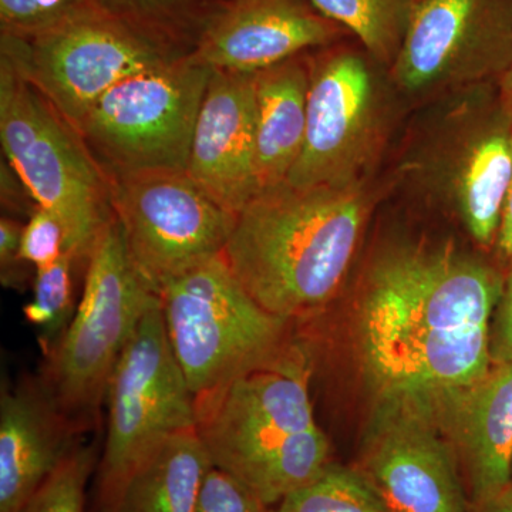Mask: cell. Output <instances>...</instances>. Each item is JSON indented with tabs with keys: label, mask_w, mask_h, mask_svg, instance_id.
Here are the masks:
<instances>
[{
	"label": "cell",
	"mask_w": 512,
	"mask_h": 512,
	"mask_svg": "<svg viewBox=\"0 0 512 512\" xmlns=\"http://www.w3.org/2000/svg\"><path fill=\"white\" fill-rule=\"evenodd\" d=\"M212 467L197 429L175 433L138 464L111 512H197Z\"/></svg>",
	"instance_id": "obj_20"
},
{
	"label": "cell",
	"mask_w": 512,
	"mask_h": 512,
	"mask_svg": "<svg viewBox=\"0 0 512 512\" xmlns=\"http://www.w3.org/2000/svg\"><path fill=\"white\" fill-rule=\"evenodd\" d=\"M326 18L343 26L367 53L390 70L399 55L414 0H311Z\"/></svg>",
	"instance_id": "obj_22"
},
{
	"label": "cell",
	"mask_w": 512,
	"mask_h": 512,
	"mask_svg": "<svg viewBox=\"0 0 512 512\" xmlns=\"http://www.w3.org/2000/svg\"><path fill=\"white\" fill-rule=\"evenodd\" d=\"M495 258L498 264L507 268L512 262V181L508 191L507 201L501 220L500 231H498L497 244H495Z\"/></svg>",
	"instance_id": "obj_31"
},
{
	"label": "cell",
	"mask_w": 512,
	"mask_h": 512,
	"mask_svg": "<svg viewBox=\"0 0 512 512\" xmlns=\"http://www.w3.org/2000/svg\"><path fill=\"white\" fill-rule=\"evenodd\" d=\"M94 466V447L77 446L30 498L22 512H84L86 485Z\"/></svg>",
	"instance_id": "obj_26"
},
{
	"label": "cell",
	"mask_w": 512,
	"mask_h": 512,
	"mask_svg": "<svg viewBox=\"0 0 512 512\" xmlns=\"http://www.w3.org/2000/svg\"><path fill=\"white\" fill-rule=\"evenodd\" d=\"M505 269L454 245H399L363 281L356 332L377 399L433 400L493 366L491 322Z\"/></svg>",
	"instance_id": "obj_1"
},
{
	"label": "cell",
	"mask_w": 512,
	"mask_h": 512,
	"mask_svg": "<svg viewBox=\"0 0 512 512\" xmlns=\"http://www.w3.org/2000/svg\"><path fill=\"white\" fill-rule=\"evenodd\" d=\"M160 299L131 261L123 229L111 215L87 259L72 322L45 353L39 376L57 409L80 433L96 423L121 353Z\"/></svg>",
	"instance_id": "obj_5"
},
{
	"label": "cell",
	"mask_w": 512,
	"mask_h": 512,
	"mask_svg": "<svg viewBox=\"0 0 512 512\" xmlns=\"http://www.w3.org/2000/svg\"><path fill=\"white\" fill-rule=\"evenodd\" d=\"M311 380V360L296 339L284 359L239 377L197 407V433L212 466L247 485L269 508L330 463Z\"/></svg>",
	"instance_id": "obj_3"
},
{
	"label": "cell",
	"mask_w": 512,
	"mask_h": 512,
	"mask_svg": "<svg viewBox=\"0 0 512 512\" xmlns=\"http://www.w3.org/2000/svg\"><path fill=\"white\" fill-rule=\"evenodd\" d=\"M373 205L369 180L276 185L239 212L222 258L265 311L291 322L318 315L345 284Z\"/></svg>",
	"instance_id": "obj_2"
},
{
	"label": "cell",
	"mask_w": 512,
	"mask_h": 512,
	"mask_svg": "<svg viewBox=\"0 0 512 512\" xmlns=\"http://www.w3.org/2000/svg\"><path fill=\"white\" fill-rule=\"evenodd\" d=\"M161 305L197 407L239 377L275 365L296 345L295 322L256 303L222 255L171 282L161 292Z\"/></svg>",
	"instance_id": "obj_6"
},
{
	"label": "cell",
	"mask_w": 512,
	"mask_h": 512,
	"mask_svg": "<svg viewBox=\"0 0 512 512\" xmlns=\"http://www.w3.org/2000/svg\"><path fill=\"white\" fill-rule=\"evenodd\" d=\"M269 512H387V508L359 468L329 463Z\"/></svg>",
	"instance_id": "obj_23"
},
{
	"label": "cell",
	"mask_w": 512,
	"mask_h": 512,
	"mask_svg": "<svg viewBox=\"0 0 512 512\" xmlns=\"http://www.w3.org/2000/svg\"><path fill=\"white\" fill-rule=\"evenodd\" d=\"M67 252L76 256L69 231L56 214L37 205L23 229V261L39 269L53 264Z\"/></svg>",
	"instance_id": "obj_27"
},
{
	"label": "cell",
	"mask_w": 512,
	"mask_h": 512,
	"mask_svg": "<svg viewBox=\"0 0 512 512\" xmlns=\"http://www.w3.org/2000/svg\"><path fill=\"white\" fill-rule=\"evenodd\" d=\"M93 9L92 0H0V36L33 39Z\"/></svg>",
	"instance_id": "obj_25"
},
{
	"label": "cell",
	"mask_w": 512,
	"mask_h": 512,
	"mask_svg": "<svg viewBox=\"0 0 512 512\" xmlns=\"http://www.w3.org/2000/svg\"><path fill=\"white\" fill-rule=\"evenodd\" d=\"M437 100L404 157L403 180L494 251L512 181V117L497 83Z\"/></svg>",
	"instance_id": "obj_4"
},
{
	"label": "cell",
	"mask_w": 512,
	"mask_h": 512,
	"mask_svg": "<svg viewBox=\"0 0 512 512\" xmlns=\"http://www.w3.org/2000/svg\"><path fill=\"white\" fill-rule=\"evenodd\" d=\"M357 468L387 512H470L456 453L427 400H379Z\"/></svg>",
	"instance_id": "obj_14"
},
{
	"label": "cell",
	"mask_w": 512,
	"mask_h": 512,
	"mask_svg": "<svg viewBox=\"0 0 512 512\" xmlns=\"http://www.w3.org/2000/svg\"><path fill=\"white\" fill-rule=\"evenodd\" d=\"M512 67V0H414L394 89L414 100L440 99L498 83Z\"/></svg>",
	"instance_id": "obj_12"
},
{
	"label": "cell",
	"mask_w": 512,
	"mask_h": 512,
	"mask_svg": "<svg viewBox=\"0 0 512 512\" xmlns=\"http://www.w3.org/2000/svg\"><path fill=\"white\" fill-rule=\"evenodd\" d=\"M110 204L140 275L160 293L222 255L237 214L218 204L187 171L111 175Z\"/></svg>",
	"instance_id": "obj_11"
},
{
	"label": "cell",
	"mask_w": 512,
	"mask_h": 512,
	"mask_svg": "<svg viewBox=\"0 0 512 512\" xmlns=\"http://www.w3.org/2000/svg\"><path fill=\"white\" fill-rule=\"evenodd\" d=\"M210 76L191 53L127 77L100 97L77 131L107 177L185 171Z\"/></svg>",
	"instance_id": "obj_9"
},
{
	"label": "cell",
	"mask_w": 512,
	"mask_h": 512,
	"mask_svg": "<svg viewBox=\"0 0 512 512\" xmlns=\"http://www.w3.org/2000/svg\"><path fill=\"white\" fill-rule=\"evenodd\" d=\"M255 124V73L211 70L185 171L237 215L258 194Z\"/></svg>",
	"instance_id": "obj_16"
},
{
	"label": "cell",
	"mask_w": 512,
	"mask_h": 512,
	"mask_svg": "<svg viewBox=\"0 0 512 512\" xmlns=\"http://www.w3.org/2000/svg\"><path fill=\"white\" fill-rule=\"evenodd\" d=\"M396 94L389 70L355 37L313 50L305 143L286 183L346 187L369 180L393 127Z\"/></svg>",
	"instance_id": "obj_8"
},
{
	"label": "cell",
	"mask_w": 512,
	"mask_h": 512,
	"mask_svg": "<svg viewBox=\"0 0 512 512\" xmlns=\"http://www.w3.org/2000/svg\"><path fill=\"white\" fill-rule=\"evenodd\" d=\"M106 402L107 436L97 484L100 511L111 512L128 477L154 448L175 433L197 429V403L168 340L161 299L121 353Z\"/></svg>",
	"instance_id": "obj_10"
},
{
	"label": "cell",
	"mask_w": 512,
	"mask_h": 512,
	"mask_svg": "<svg viewBox=\"0 0 512 512\" xmlns=\"http://www.w3.org/2000/svg\"><path fill=\"white\" fill-rule=\"evenodd\" d=\"M197 512H269V507L247 485L212 467L202 484Z\"/></svg>",
	"instance_id": "obj_28"
},
{
	"label": "cell",
	"mask_w": 512,
	"mask_h": 512,
	"mask_svg": "<svg viewBox=\"0 0 512 512\" xmlns=\"http://www.w3.org/2000/svg\"><path fill=\"white\" fill-rule=\"evenodd\" d=\"M453 447L470 505L511 485L512 365L493 363L477 382L427 400Z\"/></svg>",
	"instance_id": "obj_17"
},
{
	"label": "cell",
	"mask_w": 512,
	"mask_h": 512,
	"mask_svg": "<svg viewBox=\"0 0 512 512\" xmlns=\"http://www.w3.org/2000/svg\"><path fill=\"white\" fill-rule=\"evenodd\" d=\"M104 15L175 56L194 52L222 0H92Z\"/></svg>",
	"instance_id": "obj_21"
},
{
	"label": "cell",
	"mask_w": 512,
	"mask_h": 512,
	"mask_svg": "<svg viewBox=\"0 0 512 512\" xmlns=\"http://www.w3.org/2000/svg\"><path fill=\"white\" fill-rule=\"evenodd\" d=\"M77 261L76 256L67 252L53 264L35 269L33 298L23 312L26 320L39 332L45 353L59 342L76 313L72 271Z\"/></svg>",
	"instance_id": "obj_24"
},
{
	"label": "cell",
	"mask_w": 512,
	"mask_h": 512,
	"mask_svg": "<svg viewBox=\"0 0 512 512\" xmlns=\"http://www.w3.org/2000/svg\"><path fill=\"white\" fill-rule=\"evenodd\" d=\"M311 53L255 73L258 192L286 183L301 156L308 120Z\"/></svg>",
	"instance_id": "obj_19"
},
{
	"label": "cell",
	"mask_w": 512,
	"mask_h": 512,
	"mask_svg": "<svg viewBox=\"0 0 512 512\" xmlns=\"http://www.w3.org/2000/svg\"><path fill=\"white\" fill-rule=\"evenodd\" d=\"M348 37L311 0H222L192 55L211 70L258 73Z\"/></svg>",
	"instance_id": "obj_15"
},
{
	"label": "cell",
	"mask_w": 512,
	"mask_h": 512,
	"mask_svg": "<svg viewBox=\"0 0 512 512\" xmlns=\"http://www.w3.org/2000/svg\"><path fill=\"white\" fill-rule=\"evenodd\" d=\"M70 423L39 376L0 390V512H22L30 498L76 450Z\"/></svg>",
	"instance_id": "obj_18"
},
{
	"label": "cell",
	"mask_w": 512,
	"mask_h": 512,
	"mask_svg": "<svg viewBox=\"0 0 512 512\" xmlns=\"http://www.w3.org/2000/svg\"><path fill=\"white\" fill-rule=\"evenodd\" d=\"M490 353L493 363L512 365V262L505 268L503 291L491 322Z\"/></svg>",
	"instance_id": "obj_29"
},
{
	"label": "cell",
	"mask_w": 512,
	"mask_h": 512,
	"mask_svg": "<svg viewBox=\"0 0 512 512\" xmlns=\"http://www.w3.org/2000/svg\"><path fill=\"white\" fill-rule=\"evenodd\" d=\"M0 140L33 201L60 218L74 254L87 261L113 215L109 177L77 128L2 56Z\"/></svg>",
	"instance_id": "obj_7"
},
{
	"label": "cell",
	"mask_w": 512,
	"mask_h": 512,
	"mask_svg": "<svg viewBox=\"0 0 512 512\" xmlns=\"http://www.w3.org/2000/svg\"><path fill=\"white\" fill-rule=\"evenodd\" d=\"M470 512H512V485L484 503L470 505Z\"/></svg>",
	"instance_id": "obj_32"
},
{
	"label": "cell",
	"mask_w": 512,
	"mask_h": 512,
	"mask_svg": "<svg viewBox=\"0 0 512 512\" xmlns=\"http://www.w3.org/2000/svg\"><path fill=\"white\" fill-rule=\"evenodd\" d=\"M25 225L2 217L0 220V276L3 286L19 288L23 284L22 237Z\"/></svg>",
	"instance_id": "obj_30"
},
{
	"label": "cell",
	"mask_w": 512,
	"mask_h": 512,
	"mask_svg": "<svg viewBox=\"0 0 512 512\" xmlns=\"http://www.w3.org/2000/svg\"><path fill=\"white\" fill-rule=\"evenodd\" d=\"M497 87L498 93H500V99L503 101L505 109H507L512 117V67L498 80Z\"/></svg>",
	"instance_id": "obj_33"
},
{
	"label": "cell",
	"mask_w": 512,
	"mask_h": 512,
	"mask_svg": "<svg viewBox=\"0 0 512 512\" xmlns=\"http://www.w3.org/2000/svg\"><path fill=\"white\" fill-rule=\"evenodd\" d=\"M0 56L76 128L116 84L183 57L167 52L99 9L33 39L0 36Z\"/></svg>",
	"instance_id": "obj_13"
},
{
	"label": "cell",
	"mask_w": 512,
	"mask_h": 512,
	"mask_svg": "<svg viewBox=\"0 0 512 512\" xmlns=\"http://www.w3.org/2000/svg\"><path fill=\"white\" fill-rule=\"evenodd\" d=\"M100 512H107V511H100Z\"/></svg>",
	"instance_id": "obj_35"
},
{
	"label": "cell",
	"mask_w": 512,
	"mask_h": 512,
	"mask_svg": "<svg viewBox=\"0 0 512 512\" xmlns=\"http://www.w3.org/2000/svg\"><path fill=\"white\" fill-rule=\"evenodd\" d=\"M511 485H512V467H511Z\"/></svg>",
	"instance_id": "obj_34"
}]
</instances>
